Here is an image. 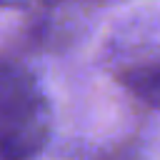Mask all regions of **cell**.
<instances>
[{
    "mask_svg": "<svg viewBox=\"0 0 160 160\" xmlns=\"http://www.w3.org/2000/svg\"><path fill=\"white\" fill-rule=\"evenodd\" d=\"M115 78L130 95L160 110V48L122 65Z\"/></svg>",
    "mask_w": 160,
    "mask_h": 160,
    "instance_id": "obj_1",
    "label": "cell"
},
{
    "mask_svg": "<svg viewBox=\"0 0 160 160\" xmlns=\"http://www.w3.org/2000/svg\"><path fill=\"white\" fill-rule=\"evenodd\" d=\"M0 8H25V0H0Z\"/></svg>",
    "mask_w": 160,
    "mask_h": 160,
    "instance_id": "obj_2",
    "label": "cell"
},
{
    "mask_svg": "<svg viewBox=\"0 0 160 160\" xmlns=\"http://www.w3.org/2000/svg\"><path fill=\"white\" fill-rule=\"evenodd\" d=\"M42 2H48V5H58V2H68V0H42Z\"/></svg>",
    "mask_w": 160,
    "mask_h": 160,
    "instance_id": "obj_3",
    "label": "cell"
}]
</instances>
